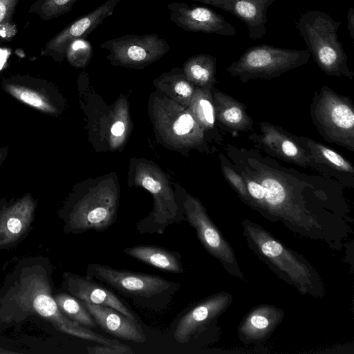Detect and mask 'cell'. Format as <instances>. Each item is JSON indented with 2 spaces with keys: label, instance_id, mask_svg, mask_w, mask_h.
Returning <instances> with one entry per match:
<instances>
[{
  "label": "cell",
  "instance_id": "6da1fadb",
  "mask_svg": "<svg viewBox=\"0 0 354 354\" xmlns=\"http://www.w3.org/2000/svg\"><path fill=\"white\" fill-rule=\"evenodd\" d=\"M225 151L233 166L245 171L261 185L262 198L254 209L295 226L311 222L306 196L319 190L324 176L319 180V177L288 169L270 156H263L257 149L227 144Z\"/></svg>",
  "mask_w": 354,
  "mask_h": 354
},
{
  "label": "cell",
  "instance_id": "7a4b0ae2",
  "mask_svg": "<svg viewBox=\"0 0 354 354\" xmlns=\"http://www.w3.org/2000/svg\"><path fill=\"white\" fill-rule=\"evenodd\" d=\"M85 277L131 300L138 307L151 310L165 308L181 286L180 283L159 275L118 270L99 263L88 264Z\"/></svg>",
  "mask_w": 354,
  "mask_h": 354
},
{
  "label": "cell",
  "instance_id": "3957f363",
  "mask_svg": "<svg viewBox=\"0 0 354 354\" xmlns=\"http://www.w3.org/2000/svg\"><path fill=\"white\" fill-rule=\"evenodd\" d=\"M340 25V21L318 10L304 12L296 21V28L318 67L328 75L353 80L354 73L338 39Z\"/></svg>",
  "mask_w": 354,
  "mask_h": 354
},
{
  "label": "cell",
  "instance_id": "277c9868",
  "mask_svg": "<svg viewBox=\"0 0 354 354\" xmlns=\"http://www.w3.org/2000/svg\"><path fill=\"white\" fill-rule=\"evenodd\" d=\"M245 235L252 248L281 272L301 292L322 296L323 286L313 268L298 254L286 248L259 225L243 222Z\"/></svg>",
  "mask_w": 354,
  "mask_h": 354
},
{
  "label": "cell",
  "instance_id": "5b68a950",
  "mask_svg": "<svg viewBox=\"0 0 354 354\" xmlns=\"http://www.w3.org/2000/svg\"><path fill=\"white\" fill-rule=\"evenodd\" d=\"M310 115L324 140L354 152V107L348 96L324 85L315 92Z\"/></svg>",
  "mask_w": 354,
  "mask_h": 354
},
{
  "label": "cell",
  "instance_id": "8992f818",
  "mask_svg": "<svg viewBox=\"0 0 354 354\" xmlns=\"http://www.w3.org/2000/svg\"><path fill=\"white\" fill-rule=\"evenodd\" d=\"M18 304L50 321L59 331L99 344L116 345L121 342L105 337L91 328L67 317L52 297L50 287L44 279L32 274L21 279L17 292Z\"/></svg>",
  "mask_w": 354,
  "mask_h": 354
},
{
  "label": "cell",
  "instance_id": "52a82bcc",
  "mask_svg": "<svg viewBox=\"0 0 354 354\" xmlns=\"http://www.w3.org/2000/svg\"><path fill=\"white\" fill-rule=\"evenodd\" d=\"M310 56L307 49L257 45L248 48L227 67L226 72L242 83L252 80H270L305 65Z\"/></svg>",
  "mask_w": 354,
  "mask_h": 354
},
{
  "label": "cell",
  "instance_id": "ba28073f",
  "mask_svg": "<svg viewBox=\"0 0 354 354\" xmlns=\"http://www.w3.org/2000/svg\"><path fill=\"white\" fill-rule=\"evenodd\" d=\"M109 52L107 58L113 64L142 67L156 62L170 49L165 39L156 33L128 34L110 39L100 44Z\"/></svg>",
  "mask_w": 354,
  "mask_h": 354
},
{
  "label": "cell",
  "instance_id": "9c48e42d",
  "mask_svg": "<svg viewBox=\"0 0 354 354\" xmlns=\"http://www.w3.org/2000/svg\"><path fill=\"white\" fill-rule=\"evenodd\" d=\"M183 212L205 249L220 261L230 274L243 279V275L232 248L211 221L202 204L189 196L183 204Z\"/></svg>",
  "mask_w": 354,
  "mask_h": 354
},
{
  "label": "cell",
  "instance_id": "30bf717a",
  "mask_svg": "<svg viewBox=\"0 0 354 354\" xmlns=\"http://www.w3.org/2000/svg\"><path fill=\"white\" fill-rule=\"evenodd\" d=\"M117 197L99 194L84 196L74 205L65 217L64 229L74 234L90 230L104 232L115 221Z\"/></svg>",
  "mask_w": 354,
  "mask_h": 354
},
{
  "label": "cell",
  "instance_id": "8fae6325",
  "mask_svg": "<svg viewBox=\"0 0 354 354\" xmlns=\"http://www.w3.org/2000/svg\"><path fill=\"white\" fill-rule=\"evenodd\" d=\"M259 126V133L253 132L248 136L256 149L272 158L314 170L310 156L291 133L268 122H261Z\"/></svg>",
  "mask_w": 354,
  "mask_h": 354
},
{
  "label": "cell",
  "instance_id": "7c38bea8",
  "mask_svg": "<svg viewBox=\"0 0 354 354\" xmlns=\"http://www.w3.org/2000/svg\"><path fill=\"white\" fill-rule=\"evenodd\" d=\"M167 8L171 21L186 31L223 36H234L237 33L222 15L209 8L176 1L168 4Z\"/></svg>",
  "mask_w": 354,
  "mask_h": 354
},
{
  "label": "cell",
  "instance_id": "4fadbf2b",
  "mask_svg": "<svg viewBox=\"0 0 354 354\" xmlns=\"http://www.w3.org/2000/svg\"><path fill=\"white\" fill-rule=\"evenodd\" d=\"M120 1L106 0L96 9L68 24L46 44L42 54L50 56L57 61H62L69 44L76 39H86L106 17L113 14Z\"/></svg>",
  "mask_w": 354,
  "mask_h": 354
},
{
  "label": "cell",
  "instance_id": "5bb4252c",
  "mask_svg": "<svg viewBox=\"0 0 354 354\" xmlns=\"http://www.w3.org/2000/svg\"><path fill=\"white\" fill-rule=\"evenodd\" d=\"M314 164V170L341 186H354V167L351 162L333 149L309 138L292 134Z\"/></svg>",
  "mask_w": 354,
  "mask_h": 354
},
{
  "label": "cell",
  "instance_id": "9a60e30c",
  "mask_svg": "<svg viewBox=\"0 0 354 354\" xmlns=\"http://www.w3.org/2000/svg\"><path fill=\"white\" fill-rule=\"evenodd\" d=\"M231 300L230 295L221 293L193 306L176 323L174 332L176 341L187 343L194 335L221 314Z\"/></svg>",
  "mask_w": 354,
  "mask_h": 354
},
{
  "label": "cell",
  "instance_id": "2e32d148",
  "mask_svg": "<svg viewBox=\"0 0 354 354\" xmlns=\"http://www.w3.org/2000/svg\"><path fill=\"white\" fill-rule=\"evenodd\" d=\"M229 12L245 24L250 39H261L266 33L267 12L277 0H192Z\"/></svg>",
  "mask_w": 354,
  "mask_h": 354
},
{
  "label": "cell",
  "instance_id": "e0dca14e",
  "mask_svg": "<svg viewBox=\"0 0 354 354\" xmlns=\"http://www.w3.org/2000/svg\"><path fill=\"white\" fill-rule=\"evenodd\" d=\"M67 291L81 301L109 306L136 320L134 313L111 290L86 277L71 273L64 275Z\"/></svg>",
  "mask_w": 354,
  "mask_h": 354
},
{
  "label": "cell",
  "instance_id": "ac0fdd59",
  "mask_svg": "<svg viewBox=\"0 0 354 354\" xmlns=\"http://www.w3.org/2000/svg\"><path fill=\"white\" fill-rule=\"evenodd\" d=\"M82 302L97 326L106 333L133 342H146L147 337L137 320L109 306Z\"/></svg>",
  "mask_w": 354,
  "mask_h": 354
},
{
  "label": "cell",
  "instance_id": "d6986e66",
  "mask_svg": "<svg viewBox=\"0 0 354 354\" xmlns=\"http://www.w3.org/2000/svg\"><path fill=\"white\" fill-rule=\"evenodd\" d=\"M216 120L231 135L254 131V122L244 104L218 88L212 91Z\"/></svg>",
  "mask_w": 354,
  "mask_h": 354
},
{
  "label": "cell",
  "instance_id": "ffe728a7",
  "mask_svg": "<svg viewBox=\"0 0 354 354\" xmlns=\"http://www.w3.org/2000/svg\"><path fill=\"white\" fill-rule=\"evenodd\" d=\"M35 211V203L26 195L0 212V245L17 241L28 228Z\"/></svg>",
  "mask_w": 354,
  "mask_h": 354
},
{
  "label": "cell",
  "instance_id": "44dd1931",
  "mask_svg": "<svg viewBox=\"0 0 354 354\" xmlns=\"http://www.w3.org/2000/svg\"><path fill=\"white\" fill-rule=\"evenodd\" d=\"M283 315L270 306H262L251 311L241 324L239 333L245 342L265 338L277 327Z\"/></svg>",
  "mask_w": 354,
  "mask_h": 354
},
{
  "label": "cell",
  "instance_id": "7402d4cb",
  "mask_svg": "<svg viewBox=\"0 0 354 354\" xmlns=\"http://www.w3.org/2000/svg\"><path fill=\"white\" fill-rule=\"evenodd\" d=\"M123 252L148 266L165 272L176 274L185 272L181 254L177 251L169 250L157 245H140L126 248Z\"/></svg>",
  "mask_w": 354,
  "mask_h": 354
},
{
  "label": "cell",
  "instance_id": "603a6c76",
  "mask_svg": "<svg viewBox=\"0 0 354 354\" xmlns=\"http://www.w3.org/2000/svg\"><path fill=\"white\" fill-rule=\"evenodd\" d=\"M216 58L208 54H198L184 64V73L187 78L200 88H213L216 82Z\"/></svg>",
  "mask_w": 354,
  "mask_h": 354
},
{
  "label": "cell",
  "instance_id": "cb8c5ba5",
  "mask_svg": "<svg viewBox=\"0 0 354 354\" xmlns=\"http://www.w3.org/2000/svg\"><path fill=\"white\" fill-rule=\"evenodd\" d=\"M212 88H200L193 100L192 111L194 119L203 129L208 131H212L215 136L222 142L221 134L216 129V117Z\"/></svg>",
  "mask_w": 354,
  "mask_h": 354
},
{
  "label": "cell",
  "instance_id": "d4e9b609",
  "mask_svg": "<svg viewBox=\"0 0 354 354\" xmlns=\"http://www.w3.org/2000/svg\"><path fill=\"white\" fill-rule=\"evenodd\" d=\"M55 300L60 310L67 317L88 328H96L97 324L82 302L74 296L59 293Z\"/></svg>",
  "mask_w": 354,
  "mask_h": 354
},
{
  "label": "cell",
  "instance_id": "484cf974",
  "mask_svg": "<svg viewBox=\"0 0 354 354\" xmlns=\"http://www.w3.org/2000/svg\"><path fill=\"white\" fill-rule=\"evenodd\" d=\"M4 88L21 102L35 109L49 113H54L56 111L55 108L46 96L30 88L7 83L4 85Z\"/></svg>",
  "mask_w": 354,
  "mask_h": 354
},
{
  "label": "cell",
  "instance_id": "4316f807",
  "mask_svg": "<svg viewBox=\"0 0 354 354\" xmlns=\"http://www.w3.org/2000/svg\"><path fill=\"white\" fill-rule=\"evenodd\" d=\"M78 0H37L28 13L35 14L44 21L57 18L70 12Z\"/></svg>",
  "mask_w": 354,
  "mask_h": 354
},
{
  "label": "cell",
  "instance_id": "83f0119b",
  "mask_svg": "<svg viewBox=\"0 0 354 354\" xmlns=\"http://www.w3.org/2000/svg\"><path fill=\"white\" fill-rule=\"evenodd\" d=\"M20 0H0V44L10 41L17 33L13 17Z\"/></svg>",
  "mask_w": 354,
  "mask_h": 354
},
{
  "label": "cell",
  "instance_id": "f1b7e54d",
  "mask_svg": "<svg viewBox=\"0 0 354 354\" xmlns=\"http://www.w3.org/2000/svg\"><path fill=\"white\" fill-rule=\"evenodd\" d=\"M93 55L92 44L84 38L73 40L66 48L65 57L75 67H83L87 64Z\"/></svg>",
  "mask_w": 354,
  "mask_h": 354
},
{
  "label": "cell",
  "instance_id": "f546056e",
  "mask_svg": "<svg viewBox=\"0 0 354 354\" xmlns=\"http://www.w3.org/2000/svg\"><path fill=\"white\" fill-rule=\"evenodd\" d=\"M223 174L232 187L236 192L243 201L249 204V194L241 174L234 169L231 161L223 153L219 154Z\"/></svg>",
  "mask_w": 354,
  "mask_h": 354
},
{
  "label": "cell",
  "instance_id": "4dcf8cb0",
  "mask_svg": "<svg viewBox=\"0 0 354 354\" xmlns=\"http://www.w3.org/2000/svg\"><path fill=\"white\" fill-rule=\"evenodd\" d=\"M87 353L89 354H131L133 350L128 346L120 344L116 345L97 344L88 346Z\"/></svg>",
  "mask_w": 354,
  "mask_h": 354
},
{
  "label": "cell",
  "instance_id": "1f68e13d",
  "mask_svg": "<svg viewBox=\"0 0 354 354\" xmlns=\"http://www.w3.org/2000/svg\"><path fill=\"white\" fill-rule=\"evenodd\" d=\"M177 82L174 85L176 93L183 96V97L188 98L192 95L194 93L193 86L183 78H179L180 73L175 71Z\"/></svg>",
  "mask_w": 354,
  "mask_h": 354
},
{
  "label": "cell",
  "instance_id": "d6a6232c",
  "mask_svg": "<svg viewBox=\"0 0 354 354\" xmlns=\"http://www.w3.org/2000/svg\"><path fill=\"white\" fill-rule=\"evenodd\" d=\"M348 30L351 38L354 39V9L351 7L347 12Z\"/></svg>",
  "mask_w": 354,
  "mask_h": 354
},
{
  "label": "cell",
  "instance_id": "836d02e7",
  "mask_svg": "<svg viewBox=\"0 0 354 354\" xmlns=\"http://www.w3.org/2000/svg\"><path fill=\"white\" fill-rule=\"evenodd\" d=\"M125 130L124 124L120 121H116L111 127V133L115 136H121Z\"/></svg>",
  "mask_w": 354,
  "mask_h": 354
},
{
  "label": "cell",
  "instance_id": "e575fe53",
  "mask_svg": "<svg viewBox=\"0 0 354 354\" xmlns=\"http://www.w3.org/2000/svg\"><path fill=\"white\" fill-rule=\"evenodd\" d=\"M0 157H1V155H0Z\"/></svg>",
  "mask_w": 354,
  "mask_h": 354
}]
</instances>
